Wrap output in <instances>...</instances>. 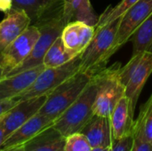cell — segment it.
Here are the masks:
<instances>
[{
	"label": "cell",
	"instance_id": "6da1fadb",
	"mask_svg": "<svg viewBox=\"0 0 152 151\" xmlns=\"http://www.w3.org/2000/svg\"><path fill=\"white\" fill-rule=\"evenodd\" d=\"M121 17L104 26L95 27V32L91 42L80 54V72L94 76L106 68V64L111 57L110 50Z\"/></svg>",
	"mask_w": 152,
	"mask_h": 151
},
{
	"label": "cell",
	"instance_id": "7a4b0ae2",
	"mask_svg": "<svg viewBox=\"0 0 152 151\" xmlns=\"http://www.w3.org/2000/svg\"><path fill=\"white\" fill-rule=\"evenodd\" d=\"M98 91V85L93 76L79 97L53 123V126L65 138L79 133L94 116V103Z\"/></svg>",
	"mask_w": 152,
	"mask_h": 151
},
{
	"label": "cell",
	"instance_id": "3957f363",
	"mask_svg": "<svg viewBox=\"0 0 152 151\" xmlns=\"http://www.w3.org/2000/svg\"><path fill=\"white\" fill-rule=\"evenodd\" d=\"M66 25L67 22L63 17L62 7L39 20L35 26L38 28L40 36L34 45L32 52L22 64L14 69L6 77L43 64L45 54L54 43V41L61 36L62 29Z\"/></svg>",
	"mask_w": 152,
	"mask_h": 151
},
{
	"label": "cell",
	"instance_id": "277c9868",
	"mask_svg": "<svg viewBox=\"0 0 152 151\" xmlns=\"http://www.w3.org/2000/svg\"><path fill=\"white\" fill-rule=\"evenodd\" d=\"M91 75L77 72L47 94L46 101L39 110L51 120H56L83 93L92 79Z\"/></svg>",
	"mask_w": 152,
	"mask_h": 151
},
{
	"label": "cell",
	"instance_id": "5b68a950",
	"mask_svg": "<svg viewBox=\"0 0 152 151\" xmlns=\"http://www.w3.org/2000/svg\"><path fill=\"white\" fill-rule=\"evenodd\" d=\"M120 67V63H115L94 75L98 85L93 107L94 115L110 117L119 100L125 95V86L118 76Z\"/></svg>",
	"mask_w": 152,
	"mask_h": 151
},
{
	"label": "cell",
	"instance_id": "8992f818",
	"mask_svg": "<svg viewBox=\"0 0 152 151\" xmlns=\"http://www.w3.org/2000/svg\"><path fill=\"white\" fill-rule=\"evenodd\" d=\"M80 54L64 65L55 68H45L33 84L21 94L15 98L23 101L42 95H47L61 84L80 71Z\"/></svg>",
	"mask_w": 152,
	"mask_h": 151
},
{
	"label": "cell",
	"instance_id": "52a82bcc",
	"mask_svg": "<svg viewBox=\"0 0 152 151\" xmlns=\"http://www.w3.org/2000/svg\"><path fill=\"white\" fill-rule=\"evenodd\" d=\"M39 36L40 31L38 28L35 25H30L0 53V66L4 70V77L26 61Z\"/></svg>",
	"mask_w": 152,
	"mask_h": 151
},
{
	"label": "cell",
	"instance_id": "ba28073f",
	"mask_svg": "<svg viewBox=\"0 0 152 151\" xmlns=\"http://www.w3.org/2000/svg\"><path fill=\"white\" fill-rule=\"evenodd\" d=\"M151 13L152 0H139L121 16L110 56L129 41L133 33Z\"/></svg>",
	"mask_w": 152,
	"mask_h": 151
},
{
	"label": "cell",
	"instance_id": "9c48e42d",
	"mask_svg": "<svg viewBox=\"0 0 152 151\" xmlns=\"http://www.w3.org/2000/svg\"><path fill=\"white\" fill-rule=\"evenodd\" d=\"M46 97L47 95H42L20 101L13 108L7 111L0 125L4 131L5 137L37 114L45 102Z\"/></svg>",
	"mask_w": 152,
	"mask_h": 151
},
{
	"label": "cell",
	"instance_id": "30bf717a",
	"mask_svg": "<svg viewBox=\"0 0 152 151\" xmlns=\"http://www.w3.org/2000/svg\"><path fill=\"white\" fill-rule=\"evenodd\" d=\"M53 123V120L38 112L4 138L0 151L7 150L18 146H23L38 133L52 125Z\"/></svg>",
	"mask_w": 152,
	"mask_h": 151
},
{
	"label": "cell",
	"instance_id": "8fae6325",
	"mask_svg": "<svg viewBox=\"0 0 152 151\" xmlns=\"http://www.w3.org/2000/svg\"><path fill=\"white\" fill-rule=\"evenodd\" d=\"M151 73L152 53L145 52L125 88V95L129 101V112L132 118H134L140 94Z\"/></svg>",
	"mask_w": 152,
	"mask_h": 151
},
{
	"label": "cell",
	"instance_id": "7c38bea8",
	"mask_svg": "<svg viewBox=\"0 0 152 151\" xmlns=\"http://www.w3.org/2000/svg\"><path fill=\"white\" fill-rule=\"evenodd\" d=\"M45 69L43 64L8 76L0 80V101L15 99L27 90Z\"/></svg>",
	"mask_w": 152,
	"mask_h": 151
},
{
	"label": "cell",
	"instance_id": "4fadbf2b",
	"mask_svg": "<svg viewBox=\"0 0 152 151\" xmlns=\"http://www.w3.org/2000/svg\"><path fill=\"white\" fill-rule=\"evenodd\" d=\"M30 25L31 20L25 11L12 9L7 12L0 21V53Z\"/></svg>",
	"mask_w": 152,
	"mask_h": 151
},
{
	"label": "cell",
	"instance_id": "5bb4252c",
	"mask_svg": "<svg viewBox=\"0 0 152 151\" xmlns=\"http://www.w3.org/2000/svg\"><path fill=\"white\" fill-rule=\"evenodd\" d=\"M94 32V26L82 21H71L62 29L61 38L66 47L82 53L91 42Z\"/></svg>",
	"mask_w": 152,
	"mask_h": 151
},
{
	"label": "cell",
	"instance_id": "9a60e30c",
	"mask_svg": "<svg viewBox=\"0 0 152 151\" xmlns=\"http://www.w3.org/2000/svg\"><path fill=\"white\" fill-rule=\"evenodd\" d=\"M79 133L86 137L92 148H107L113 143L110 117L94 115Z\"/></svg>",
	"mask_w": 152,
	"mask_h": 151
},
{
	"label": "cell",
	"instance_id": "2e32d148",
	"mask_svg": "<svg viewBox=\"0 0 152 151\" xmlns=\"http://www.w3.org/2000/svg\"><path fill=\"white\" fill-rule=\"evenodd\" d=\"M62 5L63 0H12V9L25 11L31 20V25H36Z\"/></svg>",
	"mask_w": 152,
	"mask_h": 151
},
{
	"label": "cell",
	"instance_id": "e0dca14e",
	"mask_svg": "<svg viewBox=\"0 0 152 151\" xmlns=\"http://www.w3.org/2000/svg\"><path fill=\"white\" fill-rule=\"evenodd\" d=\"M65 140L52 125L27 142L23 147L26 151H64Z\"/></svg>",
	"mask_w": 152,
	"mask_h": 151
},
{
	"label": "cell",
	"instance_id": "ac0fdd59",
	"mask_svg": "<svg viewBox=\"0 0 152 151\" xmlns=\"http://www.w3.org/2000/svg\"><path fill=\"white\" fill-rule=\"evenodd\" d=\"M63 17L68 23L82 21L94 26L98 21L90 0H63Z\"/></svg>",
	"mask_w": 152,
	"mask_h": 151
},
{
	"label": "cell",
	"instance_id": "d6986e66",
	"mask_svg": "<svg viewBox=\"0 0 152 151\" xmlns=\"http://www.w3.org/2000/svg\"><path fill=\"white\" fill-rule=\"evenodd\" d=\"M110 120L112 142L119 140L125 134L131 132L134 118L130 116L129 101L126 95H124L116 105L110 117Z\"/></svg>",
	"mask_w": 152,
	"mask_h": 151
},
{
	"label": "cell",
	"instance_id": "ffe728a7",
	"mask_svg": "<svg viewBox=\"0 0 152 151\" xmlns=\"http://www.w3.org/2000/svg\"><path fill=\"white\" fill-rule=\"evenodd\" d=\"M134 140L152 144V94L141 107L139 116L131 129Z\"/></svg>",
	"mask_w": 152,
	"mask_h": 151
},
{
	"label": "cell",
	"instance_id": "44dd1931",
	"mask_svg": "<svg viewBox=\"0 0 152 151\" xmlns=\"http://www.w3.org/2000/svg\"><path fill=\"white\" fill-rule=\"evenodd\" d=\"M79 54L81 53L66 47L60 36L54 41V43L45 54L43 59V65L45 68L59 67L70 61Z\"/></svg>",
	"mask_w": 152,
	"mask_h": 151
},
{
	"label": "cell",
	"instance_id": "7402d4cb",
	"mask_svg": "<svg viewBox=\"0 0 152 151\" xmlns=\"http://www.w3.org/2000/svg\"><path fill=\"white\" fill-rule=\"evenodd\" d=\"M129 41L133 44V54L152 53V13L133 33Z\"/></svg>",
	"mask_w": 152,
	"mask_h": 151
},
{
	"label": "cell",
	"instance_id": "603a6c76",
	"mask_svg": "<svg viewBox=\"0 0 152 151\" xmlns=\"http://www.w3.org/2000/svg\"><path fill=\"white\" fill-rule=\"evenodd\" d=\"M139 0H122L115 6H109L98 18V21L95 27L104 26L121 17L128 9H130Z\"/></svg>",
	"mask_w": 152,
	"mask_h": 151
},
{
	"label": "cell",
	"instance_id": "cb8c5ba5",
	"mask_svg": "<svg viewBox=\"0 0 152 151\" xmlns=\"http://www.w3.org/2000/svg\"><path fill=\"white\" fill-rule=\"evenodd\" d=\"M91 149L88 140L81 133H76L66 137L64 151H90Z\"/></svg>",
	"mask_w": 152,
	"mask_h": 151
},
{
	"label": "cell",
	"instance_id": "d4e9b609",
	"mask_svg": "<svg viewBox=\"0 0 152 151\" xmlns=\"http://www.w3.org/2000/svg\"><path fill=\"white\" fill-rule=\"evenodd\" d=\"M142 55H143V53H136V54H133L131 59L129 60V61L124 67L119 68L118 72V79H119L120 83L125 86V88H126L127 83L129 82L133 73L134 72L137 66L139 65Z\"/></svg>",
	"mask_w": 152,
	"mask_h": 151
},
{
	"label": "cell",
	"instance_id": "484cf974",
	"mask_svg": "<svg viewBox=\"0 0 152 151\" xmlns=\"http://www.w3.org/2000/svg\"><path fill=\"white\" fill-rule=\"evenodd\" d=\"M134 143L132 132L127 133L119 140L113 142L109 151H131Z\"/></svg>",
	"mask_w": 152,
	"mask_h": 151
},
{
	"label": "cell",
	"instance_id": "4316f807",
	"mask_svg": "<svg viewBox=\"0 0 152 151\" xmlns=\"http://www.w3.org/2000/svg\"><path fill=\"white\" fill-rule=\"evenodd\" d=\"M20 101H17L15 99H10L5 101H0V116L5 114L7 111H9L12 108H13Z\"/></svg>",
	"mask_w": 152,
	"mask_h": 151
},
{
	"label": "cell",
	"instance_id": "83f0119b",
	"mask_svg": "<svg viewBox=\"0 0 152 151\" xmlns=\"http://www.w3.org/2000/svg\"><path fill=\"white\" fill-rule=\"evenodd\" d=\"M131 151H152V144L134 139V143Z\"/></svg>",
	"mask_w": 152,
	"mask_h": 151
},
{
	"label": "cell",
	"instance_id": "f1b7e54d",
	"mask_svg": "<svg viewBox=\"0 0 152 151\" xmlns=\"http://www.w3.org/2000/svg\"><path fill=\"white\" fill-rule=\"evenodd\" d=\"M12 9V0H0V11L5 14Z\"/></svg>",
	"mask_w": 152,
	"mask_h": 151
},
{
	"label": "cell",
	"instance_id": "f546056e",
	"mask_svg": "<svg viewBox=\"0 0 152 151\" xmlns=\"http://www.w3.org/2000/svg\"><path fill=\"white\" fill-rule=\"evenodd\" d=\"M4 138H5V133H4V129L2 128V126L0 125V150H1V146L4 141Z\"/></svg>",
	"mask_w": 152,
	"mask_h": 151
},
{
	"label": "cell",
	"instance_id": "4dcf8cb0",
	"mask_svg": "<svg viewBox=\"0 0 152 151\" xmlns=\"http://www.w3.org/2000/svg\"><path fill=\"white\" fill-rule=\"evenodd\" d=\"M110 147L103 148V147H97V148H92L90 151H109Z\"/></svg>",
	"mask_w": 152,
	"mask_h": 151
},
{
	"label": "cell",
	"instance_id": "1f68e13d",
	"mask_svg": "<svg viewBox=\"0 0 152 151\" xmlns=\"http://www.w3.org/2000/svg\"><path fill=\"white\" fill-rule=\"evenodd\" d=\"M4 151H26L23 146H18V147H14V148H12V149H9L7 150Z\"/></svg>",
	"mask_w": 152,
	"mask_h": 151
},
{
	"label": "cell",
	"instance_id": "d6a6232c",
	"mask_svg": "<svg viewBox=\"0 0 152 151\" xmlns=\"http://www.w3.org/2000/svg\"><path fill=\"white\" fill-rule=\"evenodd\" d=\"M4 77V70L2 69V67L0 66V80H2Z\"/></svg>",
	"mask_w": 152,
	"mask_h": 151
},
{
	"label": "cell",
	"instance_id": "836d02e7",
	"mask_svg": "<svg viewBox=\"0 0 152 151\" xmlns=\"http://www.w3.org/2000/svg\"><path fill=\"white\" fill-rule=\"evenodd\" d=\"M4 115H5V114H4V115L0 116V125H1V122H2V121H3V119H4Z\"/></svg>",
	"mask_w": 152,
	"mask_h": 151
}]
</instances>
